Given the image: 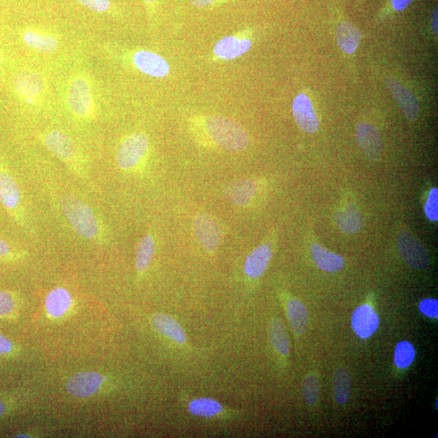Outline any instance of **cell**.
Returning <instances> with one entry per match:
<instances>
[{
  "mask_svg": "<svg viewBox=\"0 0 438 438\" xmlns=\"http://www.w3.org/2000/svg\"><path fill=\"white\" fill-rule=\"evenodd\" d=\"M226 409L220 402L207 397H198L188 403V411L190 413L195 417L207 419L225 416L228 413Z\"/></svg>",
  "mask_w": 438,
  "mask_h": 438,
  "instance_id": "cell-22",
  "label": "cell"
},
{
  "mask_svg": "<svg viewBox=\"0 0 438 438\" xmlns=\"http://www.w3.org/2000/svg\"><path fill=\"white\" fill-rule=\"evenodd\" d=\"M151 149V142L144 132H134L120 141L117 152V163L124 172H135L145 164Z\"/></svg>",
  "mask_w": 438,
  "mask_h": 438,
  "instance_id": "cell-3",
  "label": "cell"
},
{
  "mask_svg": "<svg viewBox=\"0 0 438 438\" xmlns=\"http://www.w3.org/2000/svg\"><path fill=\"white\" fill-rule=\"evenodd\" d=\"M272 247L267 244L259 245L247 257L244 265V272L247 278L257 279L261 278L269 266L272 257Z\"/></svg>",
  "mask_w": 438,
  "mask_h": 438,
  "instance_id": "cell-18",
  "label": "cell"
},
{
  "mask_svg": "<svg viewBox=\"0 0 438 438\" xmlns=\"http://www.w3.org/2000/svg\"><path fill=\"white\" fill-rule=\"evenodd\" d=\"M155 240L153 235L146 234L143 236L137 245L135 255V269L138 275L141 277L151 266L154 256Z\"/></svg>",
  "mask_w": 438,
  "mask_h": 438,
  "instance_id": "cell-23",
  "label": "cell"
},
{
  "mask_svg": "<svg viewBox=\"0 0 438 438\" xmlns=\"http://www.w3.org/2000/svg\"><path fill=\"white\" fill-rule=\"evenodd\" d=\"M420 312L431 319L438 318V301L435 299H425L419 305Z\"/></svg>",
  "mask_w": 438,
  "mask_h": 438,
  "instance_id": "cell-36",
  "label": "cell"
},
{
  "mask_svg": "<svg viewBox=\"0 0 438 438\" xmlns=\"http://www.w3.org/2000/svg\"><path fill=\"white\" fill-rule=\"evenodd\" d=\"M379 326V319L370 305L364 304L357 308L351 316V327L361 338L373 336Z\"/></svg>",
  "mask_w": 438,
  "mask_h": 438,
  "instance_id": "cell-16",
  "label": "cell"
},
{
  "mask_svg": "<svg viewBox=\"0 0 438 438\" xmlns=\"http://www.w3.org/2000/svg\"><path fill=\"white\" fill-rule=\"evenodd\" d=\"M320 393V380L314 373L305 377L302 385V395L305 402L309 406L318 401Z\"/></svg>",
  "mask_w": 438,
  "mask_h": 438,
  "instance_id": "cell-31",
  "label": "cell"
},
{
  "mask_svg": "<svg viewBox=\"0 0 438 438\" xmlns=\"http://www.w3.org/2000/svg\"><path fill=\"white\" fill-rule=\"evenodd\" d=\"M416 357V350L412 344L402 341L397 344L395 351V364L397 368H405L412 365Z\"/></svg>",
  "mask_w": 438,
  "mask_h": 438,
  "instance_id": "cell-30",
  "label": "cell"
},
{
  "mask_svg": "<svg viewBox=\"0 0 438 438\" xmlns=\"http://www.w3.org/2000/svg\"><path fill=\"white\" fill-rule=\"evenodd\" d=\"M1 55H0V66H1Z\"/></svg>",
  "mask_w": 438,
  "mask_h": 438,
  "instance_id": "cell-43",
  "label": "cell"
},
{
  "mask_svg": "<svg viewBox=\"0 0 438 438\" xmlns=\"http://www.w3.org/2000/svg\"><path fill=\"white\" fill-rule=\"evenodd\" d=\"M356 140L365 157L375 162L380 159L383 149L382 137L373 125L361 123L356 127Z\"/></svg>",
  "mask_w": 438,
  "mask_h": 438,
  "instance_id": "cell-11",
  "label": "cell"
},
{
  "mask_svg": "<svg viewBox=\"0 0 438 438\" xmlns=\"http://www.w3.org/2000/svg\"><path fill=\"white\" fill-rule=\"evenodd\" d=\"M293 117L299 128L307 134H314L319 129V121L309 97L304 94L297 96L292 105Z\"/></svg>",
  "mask_w": 438,
  "mask_h": 438,
  "instance_id": "cell-13",
  "label": "cell"
},
{
  "mask_svg": "<svg viewBox=\"0 0 438 438\" xmlns=\"http://www.w3.org/2000/svg\"><path fill=\"white\" fill-rule=\"evenodd\" d=\"M333 393L334 400L339 405H344L351 394V377L345 368H338L333 376Z\"/></svg>",
  "mask_w": 438,
  "mask_h": 438,
  "instance_id": "cell-29",
  "label": "cell"
},
{
  "mask_svg": "<svg viewBox=\"0 0 438 438\" xmlns=\"http://www.w3.org/2000/svg\"><path fill=\"white\" fill-rule=\"evenodd\" d=\"M131 63L137 70L154 78H164L170 74L171 67L163 56L151 50H134L130 55Z\"/></svg>",
  "mask_w": 438,
  "mask_h": 438,
  "instance_id": "cell-9",
  "label": "cell"
},
{
  "mask_svg": "<svg viewBox=\"0 0 438 438\" xmlns=\"http://www.w3.org/2000/svg\"><path fill=\"white\" fill-rule=\"evenodd\" d=\"M14 85L17 95L28 102L38 99L42 95L45 89L43 78L39 74L32 72H24L17 75Z\"/></svg>",
  "mask_w": 438,
  "mask_h": 438,
  "instance_id": "cell-17",
  "label": "cell"
},
{
  "mask_svg": "<svg viewBox=\"0 0 438 438\" xmlns=\"http://www.w3.org/2000/svg\"><path fill=\"white\" fill-rule=\"evenodd\" d=\"M42 141L51 153L77 174L82 176L85 174L78 149L70 137L60 131L51 130L44 132Z\"/></svg>",
  "mask_w": 438,
  "mask_h": 438,
  "instance_id": "cell-4",
  "label": "cell"
},
{
  "mask_svg": "<svg viewBox=\"0 0 438 438\" xmlns=\"http://www.w3.org/2000/svg\"><path fill=\"white\" fill-rule=\"evenodd\" d=\"M251 36L246 28L219 40L213 49L214 60L229 61L246 54L252 48Z\"/></svg>",
  "mask_w": 438,
  "mask_h": 438,
  "instance_id": "cell-6",
  "label": "cell"
},
{
  "mask_svg": "<svg viewBox=\"0 0 438 438\" xmlns=\"http://www.w3.org/2000/svg\"><path fill=\"white\" fill-rule=\"evenodd\" d=\"M436 408H437H437H438L437 407V400H436Z\"/></svg>",
  "mask_w": 438,
  "mask_h": 438,
  "instance_id": "cell-44",
  "label": "cell"
},
{
  "mask_svg": "<svg viewBox=\"0 0 438 438\" xmlns=\"http://www.w3.org/2000/svg\"><path fill=\"white\" fill-rule=\"evenodd\" d=\"M232 0H190L195 8L201 9H211L219 7Z\"/></svg>",
  "mask_w": 438,
  "mask_h": 438,
  "instance_id": "cell-37",
  "label": "cell"
},
{
  "mask_svg": "<svg viewBox=\"0 0 438 438\" xmlns=\"http://www.w3.org/2000/svg\"><path fill=\"white\" fill-rule=\"evenodd\" d=\"M288 321L294 333L301 336L307 330L309 313L305 305L296 299H292L287 304Z\"/></svg>",
  "mask_w": 438,
  "mask_h": 438,
  "instance_id": "cell-25",
  "label": "cell"
},
{
  "mask_svg": "<svg viewBox=\"0 0 438 438\" xmlns=\"http://www.w3.org/2000/svg\"><path fill=\"white\" fill-rule=\"evenodd\" d=\"M72 303L70 292L65 288L56 287L46 297L45 307L51 318L60 319L70 309Z\"/></svg>",
  "mask_w": 438,
  "mask_h": 438,
  "instance_id": "cell-21",
  "label": "cell"
},
{
  "mask_svg": "<svg viewBox=\"0 0 438 438\" xmlns=\"http://www.w3.org/2000/svg\"><path fill=\"white\" fill-rule=\"evenodd\" d=\"M424 214L432 222L438 220V189L437 188L430 190L424 205Z\"/></svg>",
  "mask_w": 438,
  "mask_h": 438,
  "instance_id": "cell-33",
  "label": "cell"
},
{
  "mask_svg": "<svg viewBox=\"0 0 438 438\" xmlns=\"http://www.w3.org/2000/svg\"><path fill=\"white\" fill-rule=\"evenodd\" d=\"M336 38L339 49L346 54H353L358 48L361 33L353 24L345 21L337 27Z\"/></svg>",
  "mask_w": 438,
  "mask_h": 438,
  "instance_id": "cell-24",
  "label": "cell"
},
{
  "mask_svg": "<svg viewBox=\"0 0 438 438\" xmlns=\"http://www.w3.org/2000/svg\"><path fill=\"white\" fill-rule=\"evenodd\" d=\"M0 203L17 222H24L25 210L22 207V195L18 183L11 173L0 166Z\"/></svg>",
  "mask_w": 438,
  "mask_h": 438,
  "instance_id": "cell-7",
  "label": "cell"
},
{
  "mask_svg": "<svg viewBox=\"0 0 438 438\" xmlns=\"http://www.w3.org/2000/svg\"><path fill=\"white\" fill-rule=\"evenodd\" d=\"M196 235L205 249L215 252L223 240V230L214 218L207 214H199L193 219Z\"/></svg>",
  "mask_w": 438,
  "mask_h": 438,
  "instance_id": "cell-10",
  "label": "cell"
},
{
  "mask_svg": "<svg viewBox=\"0 0 438 438\" xmlns=\"http://www.w3.org/2000/svg\"><path fill=\"white\" fill-rule=\"evenodd\" d=\"M437 22H438V11H437V9H436L434 11L433 15H432L431 24H430L431 30L432 31H433L435 36H437V32H438Z\"/></svg>",
  "mask_w": 438,
  "mask_h": 438,
  "instance_id": "cell-41",
  "label": "cell"
},
{
  "mask_svg": "<svg viewBox=\"0 0 438 438\" xmlns=\"http://www.w3.org/2000/svg\"><path fill=\"white\" fill-rule=\"evenodd\" d=\"M189 130L200 146L229 152H243L250 146L247 131L233 119L220 115H194Z\"/></svg>",
  "mask_w": 438,
  "mask_h": 438,
  "instance_id": "cell-1",
  "label": "cell"
},
{
  "mask_svg": "<svg viewBox=\"0 0 438 438\" xmlns=\"http://www.w3.org/2000/svg\"><path fill=\"white\" fill-rule=\"evenodd\" d=\"M336 222L340 230L348 234L358 232L363 223L360 212L351 205L336 213Z\"/></svg>",
  "mask_w": 438,
  "mask_h": 438,
  "instance_id": "cell-27",
  "label": "cell"
},
{
  "mask_svg": "<svg viewBox=\"0 0 438 438\" xmlns=\"http://www.w3.org/2000/svg\"><path fill=\"white\" fill-rule=\"evenodd\" d=\"M269 336L274 350L282 356L290 353V341L286 328L279 319H273L269 326Z\"/></svg>",
  "mask_w": 438,
  "mask_h": 438,
  "instance_id": "cell-28",
  "label": "cell"
},
{
  "mask_svg": "<svg viewBox=\"0 0 438 438\" xmlns=\"http://www.w3.org/2000/svg\"><path fill=\"white\" fill-rule=\"evenodd\" d=\"M62 214L69 226L80 237L102 243L106 240V228L91 206L71 193L61 196L59 201Z\"/></svg>",
  "mask_w": 438,
  "mask_h": 438,
  "instance_id": "cell-2",
  "label": "cell"
},
{
  "mask_svg": "<svg viewBox=\"0 0 438 438\" xmlns=\"http://www.w3.org/2000/svg\"><path fill=\"white\" fill-rule=\"evenodd\" d=\"M24 255L25 252L16 250L13 245L0 237V260L6 262L17 261Z\"/></svg>",
  "mask_w": 438,
  "mask_h": 438,
  "instance_id": "cell-32",
  "label": "cell"
},
{
  "mask_svg": "<svg viewBox=\"0 0 438 438\" xmlns=\"http://www.w3.org/2000/svg\"><path fill=\"white\" fill-rule=\"evenodd\" d=\"M16 308V299L13 293L0 291V318L8 316Z\"/></svg>",
  "mask_w": 438,
  "mask_h": 438,
  "instance_id": "cell-34",
  "label": "cell"
},
{
  "mask_svg": "<svg viewBox=\"0 0 438 438\" xmlns=\"http://www.w3.org/2000/svg\"><path fill=\"white\" fill-rule=\"evenodd\" d=\"M67 100L72 113L80 119H90L95 114V101L89 80L77 76L69 83Z\"/></svg>",
  "mask_w": 438,
  "mask_h": 438,
  "instance_id": "cell-5",
  "label": "cell"
},
{
  "mask_svg": "<svg viewBox=\"0 0 438 438\" xmlns=\"http://www.w3.org/2000/svg\"><path fill=\"white\" fill-rule=\"evenodd\" d=\"M5 410L6 407L4 403L1 400H0V417L3 416V415L5 413Z\"/></svg>",
  "mask_w": 438,
  "mask_h": 438,
  "instance_id": "cell-42",
  "label": "cell"
},
{
  "mask_svg": "<svg viewBox=\"0 0 438 438\" xmlns=\"http://www.w3.org/2000/svg\"><path fill=\"white\" fill-rule=\"evenodd\" d=\"M144 5H145L149 20L153 21L156 15L158 0H143Z\"/></svg>",
  "mask_w": 438,
  "mask_h": 438,
  "instance_id": "cell-38",
  "label": "cell"
},
{
  "mask_svg": "<svg viewBox=\"0 0 438 438\" xmlns=\"http://www.w3.org/2000/svg\"><path fill=\"white\" fill-rule=\"evenodd\" d=\"M77 1L90 10L96 13H107L112 7L111 0H77Z\"/></svg>",
  "mask_w": 438,
  "mask_h": 438,
  "instance_id": "cell-35",
  "label": "cell"
},
{
  "mask_svg": "<svg viewBox=\"0 0 438 438\" xmlns=\"http://www.w3.org/2000/svg\"><path fill=\"white\" fill-rule=\"evenodd\" d=\"M103 378L99 373L82 372L68 380L66 390L69 395L78 397H87L100 390Z\"/></svg>",
  "mask_w": 438,
  "mask_h": 438,
  "instance_id": "cell-12",
  "label": "cell"
},
{
  "mask_svg": "<svg viewBox=\"0 0 438 438\" xmlns=\"http://www.w3.org/2000/svg\"><path fill=\"white\" fill-rule=\"evenodd\" d=\"M412 0H391L392 6L396 11L405 10Z\"/></svg>",
  "mask_w": 438,
  "mask_h": 438,
  "instance_id": "cell-40",
  "label": "cell"
},
{
  "mask_svg": "<svg viewBox=\"0 0 438 438\" xmlns=\"http://www.w3.org/2000/svg\"><path fill=\"white\" fill-rule=\"evenodd\" d=\"M13 348L14 346L10 340L0 334V355L8 354Z\"/></svg>",
  "mask_w": 438,
  "mask_h": 438,
  "instance_id": "cell-39",
  "label": "cell"
},
{
  "mask_svg": "<svg viewBox=\"0 0 438 438\" xmlns=\"http://www.w3.org/2000/svg\"><path fill=\"white\" fill-rule=\"evenodd\" d=\"M258 189V183L255 178H245L230 184L226 189V194L234 205L245 207L252 204Z\"/></svg>",
  "mask_w": 438,
  "mask_h": 438,
  "instance_id": "cell-19",
  "label": "cell"
},
{
  "mask_svg": "<svg viewBox=\"0 0 438 438\" xmlns=\"http://www.w3.org/2000/svg\"><path fill=\"white\" fill-rule=\"evenodd\" d=\"M22 38L28 48L43 53H54L59 47V41L56 38L37 31H25Z\"/></svg>",
  "mask_w": 438,
  "mask_h": 438,
  "instance_id": "cell-26",
  "label": "cell"
},
{
  "mask_svg": "<svg viewBox=\"0 0 438 438\" xmlns=\"http://www.w3.org/2000/svg\"><path fill=\"white\" fill-rule=\"evenodd\" d=\"M397 247L409 267L420 270L429 266L430 262L429 252L408 230H402L397 235Z\"/></svg>",
  "mask_w": 438,
  "mask_h": 438,
  "instance_id": "cell-8",
  "label": "cell"
},
{
  "mask_svg": "<svg viewBox=\"0 0 438 438\" xmlns=\"http://www.w3.org/2000/svg\"><path fill=\"white\" fill-rule=\"evenodd\" d=\"M311 256L318 267L324 272L336 273L340 272L345 267V259L328 251L318 244L310 246Z\"/></svg>",
  "mask_w": 438,
  "mask_h": 438,
  "instance_id": "cell-20",
  "label": "cell"
},
{
  "mask_svg": "<svg viewBox=\"0 0 438 438\" xmlns=\"http://www.w3.org/2000/svg\"><path fill=\"white\" fill-rule=\"evenodd\" d=\"M151 321L154 330L171 342L180 346L188 344L186 331L180 322L173 316L165 314H155L151 316Z\"/></svg>",
  "mask_w": 438,
  "mask_h": 438,
  "instance_id": "cell-14",
  "label": "cell"
},
{
  "mask_svg": "<svg viewBox=\"0 0 438 438\" xmlns=\"http://www.w3.org/2000/svg\"><path fill=\"white\" fill-rule=\"evenodd\" d=\"M386 86L399 103L403 114L408 120L417 119L420 112L419 102L416 97L405 87L399 80L394 78L386 79Z\"/></svg>",
  "mask_w": 438,
  "mask_h": 438,
  "instance_id": "cell-15",
  "label": "cell"
}]
</instances>
